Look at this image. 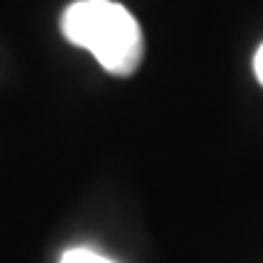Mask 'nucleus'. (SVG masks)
I'll return each instance as SVG.
<instances>
[{"mask_svg": "<svg viewBox=\"0 0 263 263\" xmlns=\"http://www.w3.org/2000/svg\"><path fill=\"white\" fill-rule=\"evenodd\" d=\"M64 37L88 49L112 76H132L144 59V37L129 10L112 0H78L64 10Z\"/></svg>", "mask_w": 263, "mask_h": 263, "instance_id": "f257e3e1", "label": "nucleus"}, {"mask_svg": "<svg viewBox=\"0 0 263 263\" xmlns=\"http://www.w3.org/2000/svg\"><path fill=\"white\" fill-rule=\"evenodd\" d=\"M61 263H115V261L95 254L90 249H68V251L61 256Z\"/></svg>", "mask_w": 263, "mask_h": 263, "instance_id": "f03ea898", "label": "nucleus"}, {"mask_svg": "<svg viewBox=\"0 0 263 263\" xmlns=\"http://www.w3.org/2000/svg\"><path fill=\"white\" fill-rule=\"evenodd\" d=\"M254 73L258 78V83L263 85V44L258 47V51H256V57H254Z\"/></svg>", "mask_w": 263, "mask_h": 263, "instance_id": "7ed1b4c3", "label": "nucleus"}]
</instances>
